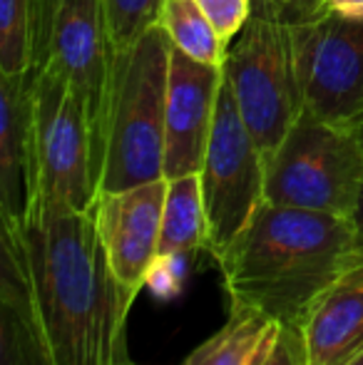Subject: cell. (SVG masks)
<instances>
[{"label":"cell","mask_w":363,"mask_h":365,"mask_svg":"<svg viewBox=\"0 0 363 365\" xmlns=\"http://www.w3.org/2000/svg\"><path fill=\"white\" fill-rule=\"evenodd\" d=\"M363 192V145L356 132L309 110L267 159L264 202L351 217Z\"/></svg>","instance_id":"4"},{"label":"cell","mask_w":363,"mask_h":365,"mask_svg":"<svg viewBox=\"0 0 363 365\" xmlns=\"http://www.w3.org/2000/svg\"><path fill=\"white\" fill-rule=\"evenodd\" d=\"M351 221H354L356 234H359V244L363 249V192H361V199H359V207H356V212L351 214Z\"/></svg>","instance_id":"23"},{"label":"cell","mask_w":363,"mask_h":365,"mask_svg":"<svg viewBox=\"0 0 363 365\" xmlns=\"http://www.w3.org/2000/svg\"><path fill=\"white\" fill-rule=\"evenodd\" d=\"M125 365H140V363H135V361H130V363H125Z\"/></svg>","instance_id":"26"},{"label":"cell","mask_w":363,"mask_h":365,"mask_svg":"<svg viewBox=\"0 0 363 365\" xmlns=\"http://www.w3.org/2000/svg\"><path fill=\"white\" fill-rule=\"evenodd\" d=\"M254 10H262L281 23L294 25L324 13V0H254Z\"/></svg>","instance_id":"21"},{"label":"cell","mask_w":363,"mask_h":365,"mask_svg":"<svg viewBox=\"0 0 363 365\" xmlns=\"http://www.w3.org/2000/svg\"><path fill=\"white\" fill-rule=\"evenodd\" d=\"M289 38L304 110L351 127L363 112V20L321 13Z\"/></svg>","instance_id":"9"},{"label":"cell","mask_w":363,"mask_h":365,"mask_svg":"<svg viewBox=\"0 0 363 365\" xmlns=\"http://www.w3.org/2000/svg\"><path fill=\"white\" fill-rule=\"evenodd\" d=\"M346 365H363V351L359 353V356H354V358H351V361L346 363Z\"/></svg>","instance_id":"25"},{"label":"cell","mask_w":363,"mask_h":365,"mask_svg":"<svg viewBox=\"0 0 363 365\" xmlns=\"http://www.w3.org/2000/svg\"><path fill=\"white\" fill-rule=\"evenodd\" d=\"M197 3L207 13L209 23L214 25L227 48L242 33L254 13V0H197Z\"/></svg>","instance_id":"19"},{"label":"cell","mask_w":363,"mask_h":365,"mask_svg":"<svg viewBox=\"0 0 363 365\" xmlns=\"http://www.w3.org/2000/svg\"><path fill=\"white\" fill-rule=\"evenodd\" d=\"M165 199L167 179L97 197V231L110 269L120 284L135 293L145 289L157 271Z\"/></svg>","instance_id":"10"},{"label":"cell","mask_w":363,"mask_h":365,"mask_svg":"<svg viewBox=\"0 0 363 365\" xmlns=\"http://www.w3.org/2000/svg\"><path fill=\"white\" fill-rule=\"evenodd\" d=\"M306 365H346L363 351V261L346 271L301 323Z\"/></svg>","instance_id":"13"},{"label":"cell","mask_w":363,"mask_h":365,"mask_svg":"<svg viewBox=\"0 0 363 365\" xmlns=\"http://www.w3.org/2000/svg\"><path fill=\"white\" fill-rule=\"evenodd\" d=\"M40 0H0V73H28L38 58Z\"/></svg>","instance_id":"17"},{"label":"cell","mask_w":363,"mask_h":365,"mask_svg":"<svg viewBox=\"0 0 363 365\" xmlns=\"http://www.w3.org/2000/svg\"><path fill=\"white\" fill-rule=\"evenodd\" d=\"M38 202L35 80L0 73V221H23Z\"/></svg>","instance_id":"12"},{"label":"cell","mask_w":363,"mask_h":365,"mask_svg":"<svg viewBox=\"0 0 363 365\" xmlns=\"http://www.w3.org/2000/svg\"><path fill=\"white\" fill-rule=\"evenodd\" d=\"M324 13L346 20H363V0H324Z\"/></svg>","instance_id":"22"},{"label":"cell","mask_w":363,"mask_h":365,"mask_svg":"<svg viewBox=\"0 0 363 365\" xmlns=\"http://www.w3.org/2000/svg\"><path fill=\"white\" fill-rule=\"evenodd\" d=\"M204 209H207V251L217 259L252 221L264 204L267 159L249 135L237 102L224 80L217 115L199 169Z\"/></svg>","instance_id":"7"},{"label":"cell","mask_w":363,"mask_h":365,"mask_svg":"<svg viewBox=\"0 0 363 365\" xmlns=\"http://www.w3.org/2000/svg\"><path fill=\"white\" fill-rule=\"evenodd\" d=\"M38 207L92 212L100 197L102 145L88 107L55 70L33 68ZM33 209V212H35Z\"/></svg>","instance_id":"5"},{"label":"cell","mask_w":363,"mask_h":365,"mask_svg":"<svg viewBox=\"0 0 363 365\" xmlns=\"http://www.w3.org/2000/svg\"><path fill=\"white\" fill-rule=\"evenodd\" d=\"M172 40L162 25L115 55L102 137V192L165 179V115Z\"/></svg>","instance_id":"3"},{"label":"cell","mask_w":363,"mask_h":365,"mask_svg":"<svg viewBox=\"0 0 363 365\" xmlns=\"http://www.w3.org/2000/svg\"><path fill=\"white\" fill-rule=\"evenodd\" d=\"M351 130L356 132V137H359V140H361V145H363V112H361V115L354 120V125H351Z\"/></svg>","instance_id":"24"},{"label":"cell","mask_w":363,"mask_h":365,"mask_svg":"<svg viewBox=\"0 0 363 365\" xmlns=\"http://www.w3.org/2000/svg\"><path fill=\"white\" fill-rule=\"evenodd\" d=\"M279 328L281 323L262 313L232 308L227 323L180 365H257L274 343Z\"/></svg>","instance_id":"15"},{"label":"cell","mask_w":363,"mask_h":365,"mask_svg":"<svg viewBox=\"0 0 363 365\" xmlns=\"http://www.w3.org/2000/svg\"><path fill=\"white\" fill-rule=\"evenodd\" d=\"M140 293L117 281L95 209L0 221V365H125Z\"/></svg>","instance_id":"1"},{"label":"cell","mask_w":363,"mask_h":365,"mask_svg":"<svg viewBox=\"0 0 363 365\" xmlns=\"http://www.w3.org/2000/svg\"><path fill=\"white\" fill-rule=\"evenodd\" d=\"M224 80L249 135L264 159H269L304 110L289 25L274 15L254 10L227 50Z\"/></svg>","instance_id":"6"},{"label":"cell","mask_w":363,"mask_h":365,"mask_svg":"<svg viewBox=\"0 0 363 365\" xmlns=\"http://www.w3.org/2000/svg\"><path fill=\"white\" fill-rule=\"evenodd\" d=\"M224 68L172 48L165 115V179L199 174L217 115Z\"/></svg>","instance_id":"11"},{"label":"cell","mask_w":363,"mask_h":365,"mask_svg":"<svg viewBox=\"0 0 363 365\" xmlns=\"http://www.w3.org/2000/svg\"><path fill=\"white\" fill-rule=\"evenodd\" d=\"M160 25L170 35L172 48L207 65L224 68L227 45L222 43L207 13L197 0H165L160 13Z\"/></svg>","instance_id":"16"},{"label":"cell","mask_w":363,"mask_h":365,"mask_svg":"<svg viewBox=\"0 0 363 365\" xmlns=\"http://www.w3.org/2000/svg\"><path fill=\"white\" fill-rule=\"evenodd\" d=\"M115 48L102 0H40L35 65L55 70L88 107L97 137H105Z\"/></svg>","instance_id":"8"},{"label":"cell","mask_w":363,"mask_h":365,"mask_svg":"<svg viewBox=\"0 0 363 365\" xmlns=\"http://www.w3.org/2000/svg\"><path fill=\"white\" fill-rule=\"evenodd\" d=\"M214 261L232 308L301 326L311 306L361 264L363 249L351 217L264 202Z\"/></svg>","instance_id":"2"},{"label":"cell","mask_w":363,"mask_h":365,"mask_svg":"<svg viewBox=\"0 0 363 365\" xmlns=\"http://www.w3.org/2000/svg\"><path fill=\"white\" fill-rule=\"evenodd\" d=\"M207 241L209 226L199 174L167 179L157 266L165 264V261H177L182 256H189L197 249H207Z\"/></svg>","instance_id":"14"},{"label":"cell","mask_w":363,"mask_h":365,"mask_svg":"<svg viewBox=\"0 0 363 365\" xmlns=\"http://www.w3.org/2000/svg\"><path fill=\"white\" fill-rule=\"evenodd\" d=\"M257 365H306V346L301 326H281L274 343Z\"/></svg>","instance_id":"20"},{"label":"cell","mask_w":363,"mask_h":365,"mask_svg":"<svg viewBox=\"0 0 363 365\" xmlns=\"http://www.w3.org/2000/svg\"><path fill=\"white\" fill-rule=\"evenodd\" d=\"M165 0H102L115 53L135 45L150 28L160 25Z\"/></svg>","instance_id":"18"}]
</instances>
